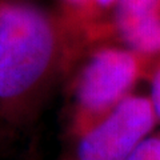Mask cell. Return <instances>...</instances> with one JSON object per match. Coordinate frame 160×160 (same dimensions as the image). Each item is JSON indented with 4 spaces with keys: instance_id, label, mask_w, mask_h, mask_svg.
<instances>
[{
    "instance_id": "1",
    "label": "cell",
    "mask_w": 160,
    "mask_h": 160,
    "mask_svg": "<svg viewBox=\"0 0 160 160\" xmlns=\"http://www.w3.org/2000/svg\"><path fill=\"white\" fill-rule=\"evenodd\" d=\"M89 46L88 35L63 13L0 0V115L28 120Z\"/></svg>"
},
{
    "instance_id": "2",
    "label": "cell",
    "mask_w": 160,
    "mask_h": 160,
    "mask_svg": "<svg viewBox=\"0 0 160 160\" xmlns=\"http://www.w3.org/2000/svg\"><path fill=\"white\" fill-rule=\"evenodd\" d=\"M152 69V63L128 48L103 46L93 49L73 88L72 132L82 138L111 113Z\"/></svg>"
},
{
    "instance_id": "3",
    "label": "cell",
    "mask_w": 160,
    "mask_h": 160,
    "mask_svg": "<svg viewBox=\"0 0 160 160\" xmlns=\"http://www.w3.org/2000/svg\"><path fill=\"white\" fill-rule=\"evenodd\" d=\"M158 123L151 99L128 95L99 124L79 138L76 160H127Z\"/></svg>"
},
{
    "instance_id": "4",
    "label": "cell",
    "mask_w": 160,
    "mask_h": 160,
    "mask_svg": "<svg viewBox=\"0 0 160 160\" xmlns=\"http://www.w3.org/2000/svg\"><path fill=\"white\" fill-rule=\"evenodd\" d=\"M112 36L152 63L160 59V0H119L111 19Z\"/></svg>"
},
{
    "instance_id": "5",
    "label": "cell",
    "mask_w": 160,
    "mask_h": 160,
    "mask_svg": "<svg viewBox=\"0 0 160 160\" xmlns=\"http://www.w3.org/2000/svg\"><path fill=\"white\" fill-rule=\"evenodd\" d=\"M119 0H62L63 15L91 39L92 44L112 36L108 16L115 11Z\"/></svg>"
},
{
    "instance_id": "6",
    "label": "cell",
    "mask_w": 160,
    "mask_h": 160,
    "mask_svg": "<svg viewBox=\"0 0 160 160\" xmlns=\"http://www.w3.org/2000/svg\"><path fill=\"white\" fill-rule=\"evenodd\" d=\"M151 103L156 113L158 122H160V59L155 62L151 69Z\"/></svg>"
}]
</instances>
